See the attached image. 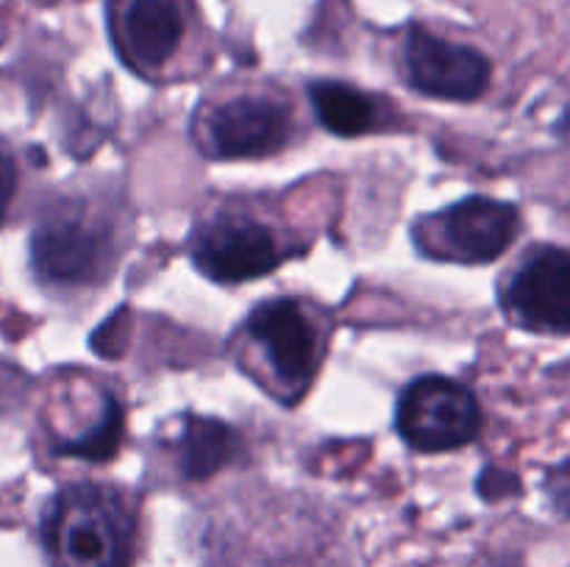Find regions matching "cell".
Listing matches in <instances>:
<instances>
[{"label":"cell","mask_w":570,"mask_h":567,"mask_svg":"<svg viewBox=\"0 0 570 567\" xmlns=\"http://www.w3.org/2000/svg\"><path fill=\"white\" fill-rule=\"evenodd\" d=\"M39 539L50 567H131V506L104 484H70L45 504Z\"/></svg>","instance_id":"obj_1"},{"label":"cell","mask_w":570,"mask_h":567,"mask_svg":"<svg viewBox=\"0 0 570 567\" xmlns=\"http://www.w3.org/2000/svg\"><path fill=\"white\" fill-rule=\"evenodd\" d=\"M115 261V228L92 203L61 198L45 209L31 233L33 276L48 287L98 284Z\"/></svg>","instance_id":"obj_2"},{"label":"cell","mask_w":570,"mask_h":567,"mask_svg":"<svg viewBox=\"0 0 570 567\" xmlns=\"http://www.w3.org/2000/svg\"><path fill=\"white\" fill-rule=\"evenodd\" d=\"M250 345L259 348L273 384L295 400L309 389L323 359V339L304 304L273 298L256 306L245 320Z\"/></svg>","instance_id":"obj_3"},{"label":"cell","mask_w":570,"mask_h":567,"mask_svg":"<svg viewBox=\"0 0 570 567\" xmlns=\"http://www.w3.org/2000/svg\"><path fill=\"white\" fill-rule=\"evenodd\" d=\"M395 428L421 454L454 450L476 439L482 409L473 392L443 376L415 378L401 392Z\"/></svg>","instance_id":"obj_4"},{"label":"cell","mask_w":570,"mask_h":567,"mask_svg":"<svg viewBox=\"0 0 570 567\" xmlns=\"http://www.w3.org/2000/svg\"><path fill=\"white\" fill-rule=\"evenodd\" d=\"M521 228V217L512 203L473 198L449 206L440 215L429 217L417 226V245L423 253L465 265H482L504 253Z\"/></svg>","instance_id":"obj_5"},{"label":"cell","mask_w":570,"mask_h":567,"mask_svg":"<svg viewBox=\"0 0 570 567\" xmlns=\"http://www.w3.org/2000/svg\"><path fill=\"white\" fill-rule=\"evenodd\" d=\"M189 250L195 267L206 278L220 284H239L265 276L287 256L282 239L271 226L234 211H217L206 217L195 228Z\"/></svg>","instance_id":"obj_6"},{"label":"cell","mask_w":570,"mask_h":567,"mask_svg":"<svg viewBox=\"0 0 570 567\" xmlns=\"http://www.w3.org/2000/svg\"><path fill=\"white\" fill-rule=\"evenodd\" d=\"M200 137L212 156L259 159L276 153L289 142L293 111L289 103L273 94H237L206 111Z\"/></svg>","instance_id":"obj_7"},{"label":"cell","mask_w":570,"mask_h":567,"mask_svg":"<svg viewBox=\"0 0 570 567\" xmlns=\"http://www.w3.org/2000/svg\"><path fill=\"white\" fill-rule=\"evenodd\" d=\"M115 50L139 76H154L170 61L184 37L178 0H109Z\"/></svg>","instance_id":"obj_8"},{"label":"cell","mask_w":570,"mask_h":567,"mask_svg":"<svg viewBox=\"0 0 570 567\" xmlns=\"http://www.w3.org/2000/svg\"><path fill=\"white\" fill-rule=\"evenodd\" d=\"M504 304L532 331H570V250L529 253L507 281Z\"/></svg>","instance_id":"obj_9"},{"label":"cell","mask_w":570,"mask_h":567,"mask_svg":"<svg viewBox=\"0 0 570 567\" xmlns=\"http://www.w3.org/2000/svg\"><path fill=\"white\" fill-rule=\"evenodd\" d=\"M404 61L412 87L429 98L473 100L490 81V61L479 50L440 39L423 28L406 39Z\"/></svg>","instance_id":"obj_10"},{"label":"cell","mask_w":570,"mask_h":567,"mask_svg":"<svg viewBox=\"0 0 570 567\" xmlns=\"http://www.w3.org/2000/svg\"><path fill=\"white\" fill-rule=\"evenodd\" d=\"M173 450L184 476L209 478L237 454V434L212 417H184Z\"/></svg>","instance_id":"obj_11"},{"label":"cell","mask_w":570,"mask_h":567,"mask_svg":"<svg viewBox=\"0 0 570 567\" xmlns=\"http://www.w3.org/2000/svg\"><path fill=\"white\" fill-rule=\"evenodd\" d=\"M312 106L323 126L337 137H360L379 126L376 98L343 81H317L309 87Z\"/></svg>","instance_id":"obj_12"},{"label":"cell","mask_w":570,"mask_h":567,"mask_svg":"<svg viewBox=\"0 0 570 567\" xmlns=\"http://www.w3.org/2000/svg\"><path fill=\"white\" fill-rule=\"evenodd\" d=\"M17 189V161L11 153L9 145L0 139V226H3L6 215H9L11 198H14Z\"/></svg>","instance_id":"obj_13"},{"label":"cell","mask_w":570,"mask_h":567,"mask_svg":"<svg viewBox=\"0 0 570 567\" xmlns=\"http://www.w3.org/2000/svg\"><path fill=\"white\" fill-rule=\"evenodd\" d=\"M546 487H549V495L551 500H554L557 509L570 517V459L562 461V465H557L554 470L549 472Z\"/></svg>","instance_id":"obj_14"}]
</instances>
